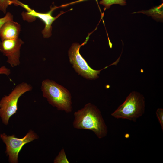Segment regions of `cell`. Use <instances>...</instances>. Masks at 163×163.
I'll list each match as a JSON object with an SVG mask.
<instances>
[{
	"label": "cell",
	"instance_id": "6da1fadb",
	"mask_svg": "<svg viewBox=\"0 0 163 163\" xmlns=\"http://www.w3.org/2000/svg\"><path fill=\"white\" fill-rule=\"evenodd\" d=\"M73 127L93 131L98 139L104 138L108 129L101 112L97 107L89 103L74 113Z\"/></svg>",
	"mask_w": 163,
	"mask_h": 163
},
{
	"label": "cell",
	"instance_id": "7a4b0ae2",
	"mask_svg": "<svg viewBox=\"0 0 163 163\" xmlns=\"http://www.w3.org/2000/svg\"><path fill=\"white\" fill-rule=\"evenodd\" d=\"M41 89L43 97L58 110L67 113L72 111L71 93L62 86L53 80L46 79L42 82Z\"/></svg>",
	"mask_w": 163,
	"mask_h": 163
},
{
	"label": "cell",
	"instance_id": "3957f363",
	"mask_svg": "<svg viewBox=\"0 0 163 163\" xmlns=\"http://www.w3.org/2000/svg\"><path fill=\"white\" fill-rule=\"evenodd\" d=\"M145 107V98L143 95L137 91H132L111 115L117 119L135 122L144 114Z\"/></svg>",
	"mask_w": 163,
	"mask_h": 163
},
{
	"label": "cell",
	"instance_id": "277c9868",
	"mask_svg": "<svg viewBox=\"0 0 163 163\" xmlns=\"http://www.w3.org/2000/svg\"><path fill=\"white\" fill-rule=\"evenodd\" d=\"M32 87L30 84L22 82L18 84L8 95L0 100V117L2 123L7 125L9 119L16 113L20 97L25 93L31 91Z\"/></svg>",
	"mask_w": 163,
	"mask_h": 163
},
{
	"label": "cell",
	"instance_id": "5b68a950",
	"mask_svg": "<svg viewBox=\"0 0 163 163\" xmlns=\"http://www.w3.org/2000/svg\"><path fill=\"white\" fill-rule=\"evenodd\" d=\"M0 137L6 145L5 153L8 156V161L11 163L18 162V154L25 144L38 138V136L33 131L30 130L22 138L15 137L14 135H8L2 133Z\"/></svg>",
	"mask_w": 163,
	"mask_h": 163
},
{
	"label": "cell",
	"instance_id": "8992f818",
	"mask_svg": "<svg viewBox=\"0 0 163 163\" xmlns=\"http://www.w3.org/2000/svg\"><path fill=\"white\" fill-rule=\"evenodd\" d=\"M85 43L80 45L75 43L72 44L68 51L69 61L78 75L87 79H95L98 78L101 70L92 69L80 54V48Z\"/></svg>",
	"mask_w": 163,
	"mask_h": 163
},
{
	"label": "cell",
	"instance_id": "52a82bcc",
	"mask_svg": "<svg viewBox=\"0 0 163 163\" xmlns=\"http://www.w3.org/2000/svg\"><path fill=\"white\" fill-rule=\"evenodd\" d=\"M18 4L24 7L27 11L25 12H23L21 14L22 18L24 20L31 22L34 21L36 18H37L44 22L45 27L42 31L41 33L44 38H48L51 36L52 29V24L53 23L64 13L62 11L58 15L54 17L52 15L53 12L54 10L58 8V7L55 6L52 8L48 12L43 13L37 12L30 8L28 6L20 2L18 3Z\"/></svg>",
	"mask_w": 163,
	"mask_h": 163
},
{
	"label": "cell",
	"instance_id": "ba28073f",
	"mask_svg": "<svg viewBox=\"0 0 163 163\" xmlns=\"http://www.w3.org/2000/svg\"><path fill=\"white\" fill-rule=\"evenodd\" d=\"M24 42L21 39L0 41V51L7 57V62L12 67L18 66L20 62V49Z\"/></svg>",
	"mask_w": 163,
	"mask_h": 163
},
{
	"label": "cell",
	"instance_id": "9c48e42d",
	"mask_svg": "<svg viewBox=\"0 0 163 163\" xmlns=\"http://www.w3.org/2000/svg\"><path fill=\"white\" fill-rule=\"evenodd\" d=\"M21 29V25L18 22L13 20L7 21L3 25L0 30L1 41L18 39Z\"/></svg>",
	"mask_w": 163,
	"mask_h": 163
},
{
	"label": "cell",
	"instance_id": "30bf717a",
	"mask_svg": "<svg viewBox=\"0 0 163 163\" xmlns=\"http://www.w3.org/2000/svg\"><path fill=\"white\" fill-rule=\"evenodd\" d=\"M99 3L104 6L106 9L109 8L111 5L114 4L125 5L126 2V0H102L100 1Z\"/></svg>",
	"mask_w": 163,
	"mask_h": 163
},
{
	"label": "cell",
	"instance_id": "8fae6325",
	"mask_svg": "<svg viewBox=\"0 0 163 163\" xmlns=\"http://www.w3.org/2000/svg\"><path fill=\"white\" fill-rule=\"evenodd\" d=\"M54 163H69L64 148H63L59 152L58 155L54 159Z\"/></svg>",
	"mask_w": 163,
	"mask_h": 163
},
{
	"label": "cell",
	"instance_id": "7c38bea8",
	"mask_svg": "<svg viewBox=\"0 0 163 163\" xmlns=\"http://www.w3.org/2000/svg\"><path fill=\"white\" fill-rule=\"evenodd\" d=\"M13 20V16L9 12L6 13L5 15L3 17L0 18V30L3 25L7 21Z\"/></svg>",
	"mask_w": 163,
	"mask_h": 163
},
{
	"label": "cell",
	"instance_id": "4fadbf2b",
	"mask_svg": "<svg viewBox=\"0 0 163 163\" xmlns=\"http://www.w3.org/2000/svg\"><path fill=\"white\" fill-rule=\"evenodd\" d=\"M158 120L163 130V109L162 108H158L156 112Z\"/></svg>",
	"mask_w": 163,
	"mask_h": 163
},
{
	"label": "cell",
	"instance_id": "5bb4252c",
	"mask_svg": "<svg viewBox=\"0 0 163 163\" xmlns=\"http://www.w3.org/2000/svg\"><path fill=\"white\" fill-rule=\"evenodd\" d=\"M10 0H0V10L4 14H6L7 8L9 5Z\"/></svg>",
	"mask_w": 163,
	"mask_h": 163
},
{
	"label": "cell",
	"instance_id": "9a60e30c",
	"mask_svg": "<svg viewBox=\"0 0 163 163\" xmlns=\"http://www.w3.org/2000/svg\"><path fill=\"white\" fill-rule=\"evenodd\" d=\"M11 73L10 70L5 66H1L0 59V75H5L7 76Z\"/></svg>",
	"mask_w": 163,
	"mask_h": 163
}]
</instances>
